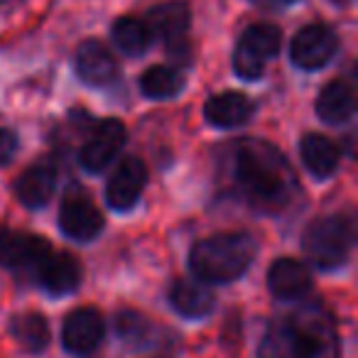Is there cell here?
Returning a JSON list of instances; mask_svg holds the SVG:
<instances>
[{
	"instance_id": "6da1fadb",
	"label": "cell",
	"mask_w": 358,
	"mask_h": 358,
	"mask_svg": "<svg viewBox=\"0 0 358 358\" xmlns=\"http://www.w3.org/2000/svg\"><path fill=\"white\" fill-rule=\"evenodd\" d=\"M234 172L248 204L265 214L282 211L297 194V179L289 162L263 140L236 143Z\"/></svg>"
},
{
	"instance_id": "7a4b0ae2",
	"label": "cell",
	"mask_w": 358,
	"mask_h": 358,
	"mask_svg": "<svg viewBox=\"0 0 358 358\" xmlns=\"http://www.w3.org/2000/svg\"><path fill=\"white\" fill-rule=\"evenodd\" d=\"M260 358H338V334L322 304H304L275 319L260 343Z\"/></svg>"
},
{
	"instance_id": "3957f363",
	"label": "cell",
	"mask_w": 358,
	"mask_h": 358,
	"mask_svg": "<svg viewBox=\"0 0 358 358\" xmlns=\"http://www.w3.org/2000/svg\"><path fill=\"white\" fill-rule=\"evenodd\" d=\"M255 250V238L243 231L209 236L192 248V273L199 282H234L250 268Z\"/></svg>"
},
{
	"instance_id": "277c9868",
	"label": "cell",
	"mask_w": 358,
	"mask_h": 358,
	"mask_svg": "<svg viewBox=\"0 0 358 358\" xmlns=\"http://www.w3.org/2000/svg\"><path fill=\"white\" fill-rule=\"evenodd\" d=\"M353 243V224L348 216L331 214L312 221L302 236V248L309 263L319 270H334L346 263Z\"/></svg>"
},
{
	"instance_id": "5b68a950",
	"label": "cell",
	"mask_w": 358,
	"mask_h": 358,
	"mask_svg": "<svg viewBox=\"0 0 358 358\" xmlns=\"http://www.w3.org/2000/svg\"><path fill=\"white\" fill-rule=\"evenodd\" d=\"M280 47H282V32H280V27L270 25V22L250 25L241 35V42L236 47V55H234L236 74L248 81L260 79L265 71V62L278 57Z\"/></svg>"
},
{
	"instance_id": "8992f818",
	"label": "cell",
	"mask_w": 358,
	"mask_h": 358,
	"mask_svg": "<svg viewBox=\"0 0 358 358\" xmlns=\"http://www.w3.org/2000/svg\"><path fill=\"white\" fill-rule=\"evenodd\" d=\"M336 50H338V40L331 27L314 22V25L302 27L294 35L292 45H289V57H292L294 66L314 71L327 66L334 59Z\"/></svg>"
},
{
	"instance_id": "52a82bcc",
	"label": "cell",
	"mask_w": 358,
	"mask_h": 358,
	"mask_svg": "<svg viewBox=\"0 0 358 358\" xmlns=\"http://www.w3.org/2000/svg\"><path fill=\"white\" fill-rule=\"evenodd\" d=\"M50 253V241H45L42 236L0 229V263L8 268L37 273L40 263Z\"/></svg>"
},
{
	"instance_id": "ba28073f",
	"label": "cell",
	"mask_w": 358,
	"mask_h": 358,
	"mask_svg": "<svg viewBox=\"0 0 358 358\" xmlns=\"http://www.w3.org/2000/svg\"><path fill=\"white\" fill-rule=\"evenodd\" d=\"M148 182V167L140 157H123L106 185V201L110 209L128 211L138 204Z\"/></svg>"
},
{
	"instance_id": "9c48e42d",
	"label": "cell",
	"mask_w": 358,
	"mask_h": 358,
	"mask_svg": "<svg viewBox=\"0 0 358 358\" xmlns=\"http://www.w3.org/2000/svg\"><path fill=\"white\" fill-rule=\"evenodd\" d=\"M125 145V125L115 118L101 120L94 128L91 138L84 143L79 159L89 172H103L123 150Z\"/></svg>"
},
{
	"instance_id": "30bf717a",
	"label": "cell",
	"mask_w": 358,
	"mask_h": 358,
	"mask_svg": "<svg viewBox=\"0 0 358 358\" xmlns=\"http://www.w3.org/2000/svg\"><path fill=\"white\" fill-rule=\"evenodd\" d=\"M103 338V317L96 309L81 307L74 309L69 317L64 319L62 327V343L69 353L74 356H86L91 353Z\"/></svg>"
},
{
	"instance_id": "8fae6325",
	"label": "cell",
	"mask_w": 358,
	"mask_h": 358,
	"mask_svg": "<svg viewBox=\"0 0 358 358\" xmlns=\"http://www.w3.org/2000/svg\"><path fill=\"white\" fill-rule=\"evenodd\" d=\"M59 229L74 241H94L103 231V216L91 199L71 194L59 209Z\"/></svg>"
},
{
	"instance_id": "7c38bea8",
	"label": "cell",
	"mask_w": 358,
	"mask_h": 358,
	"mask_svg": "<svg viewBox=\"0 0 358 358\" xmlns=\"http://www.w3.org/2000/svg\"><path fill=\"white\" fill-rule=\"evenodd\" d=\"M76 74L89 86H108L118 76V64L101 42L89 40L76 50Z\"/></svg>"
},
{
	"instance_id": "4fadbf2b",
	"label": "cell",
	"mask_w": 358,
	"mask_h": 358,
	"mask_svg": "<svg viewBox=\"0 0 358 358\" xmlns=\"http://www.w3.org/2000/svg\"><path fill=\"white\" fill-rule=\"evenodd\" d=\"M37 280L52 294H69L79 287L81 282V265L74 255L55 253L52 250L37 268Z\"/></svg>"
},
{
	"instance_id": "5bb4252c",
	"label": "cell",
	"mask_w": 358,
	"mask_h": 358,
	"mask_svg": "<svg viewBox=\"0 0 358 358\" xmlns=\"http://www.w3.org/2000/svg\"><path fill=\"white\" fill-rule=\"evenodd\" d=\"M268 287L278 299H297L312 287V273L297 258H280L270 265Z\"/></svg>"
},
{
	"instance_id": "9a60e30c",
	"label": "cell",
	"mask_w": 358,
	"mask_h": 358,
	"mask_svg": "<svg viewBox=\"0 0 358 358\" xmlns=\"http://www.w3.org/2000/svg\"><path fill=\"white\" fill-rule=\"evenodd\" d=\"M57 187V169L50 162H37L30 169L20 174L15 185V194L20 199V204H25L27 209H40L52 199Z\"/></svg>"
},
{
	"instance_id": "2e32d148",
	"label": "cell",
	"mask_w": 358,
	"mask_h": 358,
	"mask_svg": "<svg viewBox=\"0 0 358 358\" xmlns=\"http://www.w3.org/2000/svg\"><path fill=\"white\" fill-rule=\"evenodd\" d=\"M356 113V91L348 81H329L317 96V115L327 125H343Z\"/></svg>"
},
{
	"instance_id": "e0dca14e",
	"label": "cell",
	"mask_w": 358,
	"mask_h": 358,
	"mask_svg": "<svg viewBox=\"0 0 358 358\" xmlns=\"http://www.w3.org/2000/svg\"><path fill=\"white\" fill-rule=\"evenodd\" d=\"M255 106L241 91H224L219 96H211L204 106V115L211 125L216 128H236V125H243L245 120L253 115Z\"/></svg>"
},
{
	"instance_id": "ac0fdd59",
	"label": "cell",
	"mask_w": 358,
	"mask_h": 358,
	"mask_svg": "<svg viewBox=\"0 0 358 358\" xmlns=\"http://www.w3.org/2000/svg\"><path fill=\"white\" fill-rule=\"evenodd\" d=\"M145 22L152 30V37H162L167 45H174L185 40L189 30V8L182 0H169L162 6H155Z\"/></svg>"
},
{
	"instance_id": "d6986e66",
	"label": "cell",
	"mask_w": 358,
	"mask_h": 358,
	"mask_svg": "<svg viewBox=\"0 0 358 358\" xmlns=\"http://www.w3.org/2000/svg\"><path fill=\"white\" fill-rule=\"evenodd\" d=\"M299 152H302V162L314 177L324 179L331 177L338 167V159H341V150L334 140L324 138L319 133H309L299 143Z\"/></svg>"
},
{
	"instance_id": "ffe728a7",
	"label": "cell",
	"mask_w": 358,
	"mask_h": 358,
	"mask_svg": "<svg viewBox=\"0 0 358 358\" xmlns=\"http://www.w3.org/2000/svg\"><path fill=\"white\" fill-rule=\"evenodd\" d=\"M169 302L182 317L199 319L214 309V294L204 282H192V280H177L169 289Z\"/></svg>"
},
{
	"instance_id": "44dd1931",
	"label": "cell",
	"mask_w": 358,
	"mask_h": 358,
	"mask_svg": "<svg viewBox=\"0 0 358 358\" xmlns=\"http://www.w3.org/2000/svg\"><path fill=\"white\" fill-rule=\"evenodd\" d=\"M113 42L123 55L140 57L152 45V30L145 20L138 17H120L113 25Z\"/></svg>"
},
{
	"instance_id": "7402d4cb",
	"label": "cell",
	"mask_w": 358,
	"mask_h": 358,
	"mask_svg": "<svg viewBox=\"0 0 358 358\" xmlns=\"http://www.w3.org/2000/svg\"><path fill=\"white\" fill-rule=\"evenodd\" d=\"M10 331L15 336V341L30 353L45 351L47 343H50V324H47V317H42L37 312L17 314L13 319Z\"/></svg>"
},
{
	"instance_id": "603a6c76",
	"label": "cell",
	"mask_w": 358,
	"mask_h": 358,
	"mask_svg": "<svg viewBox=\"0 0 358 358\" xmlns=\"http://www.w3.org/2000/svg\"><path fill=\"white\" fill-rule=\"evenodd\" d=\"M185 89V76L179 69L172 66H150L143 76H140V91H143L148 99L162 101V99H172L179 91Z\"/></svg>"
},
{
	"instance_id": "cb8c5ba5",
	"label": "cell",
	"mask_w": 358,
	"mask_h": 358,
	"mask_svg": "<svg viewBox=\"0 0 358 358\" xmlns=\"http://www.w3.org/2000/svg\"><path fill=\"white\" fill-rule=\"evenodd\" d=\"M115 331L125 343H133V346H143V343L150 341V322L145 317H140L138 312H130V309L118 312Z\"/></svg>"
},
{
	"instance_id": "d4e9b609",
	"label": "cell",
	"mask_w": 358,
	"mask_h": 358,
	"mask_svg": "<svg viewBox=\"0 0 358 358\" xmlns=\"http://www.w3.org/2000/svg\"><path fill=\"white\" fill-rule=\"evenodd\" d=\"M17 152V138L13 130L0 128V164H8Z\"/></svg>"
},
{
	"instance_id": "484cf974",
	"label": "cell",
	"mask_w": 358,
	"mask_h": 358,
	"mask_svg": "<svg viewBox=\"0 0 358 358\" xmlns=\"http://www.w3.org/2000/svg\"><path fill=\"white\" fill-rule=\"evenodd\" d=\"M275 3H292V0H275Z\"/></svg>"
}]
</instances>
